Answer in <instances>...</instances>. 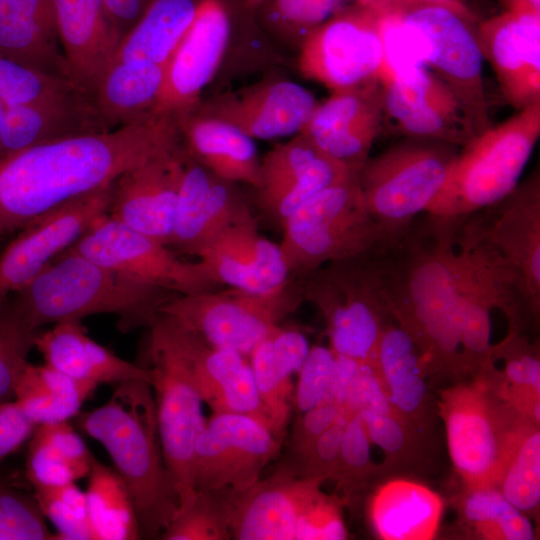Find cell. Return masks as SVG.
<instances>
[{
  "mask_svg": "<svg viewBox=\"0 0 540 540\" xmlns=\"http://www.w3.org/2000/svg\"><path fill=\"white\" fill-rule=\"evenodd\" d=\"M180 144L176 116L150 111L108 132L0 157V237Z\"/></svg>",
  "mask_w": 540,
  "mask_h": 540,
  "instance_id": "obj_1",
  "label": "cell"
},
{
  "mask_svg": "<svg viewBox=\"0 0 540 540\" xmlns=\"http://www.w3.org/2000/svg\"><path fill=\"white\" fill-rule=\"evenodd\" d=\"M460 225L426 214L395 244L382 248L392 320L411 336L429 374H463L460 352Z\"/></svg>",
  "mask_w": 540,
  "mask_h": 540,
  "instance_id": "obj_2",
  "label": "cell"
},
{
  "mask_svg": "<svg viewBox=\"0 0 540 540\" xmlns=\"http://www.w3.org/2000/svg\"><path fill=\"white\" fill-rule=\"evenodd\" d=\"M76 423L108 452L133 501L141 538L161 536L179 511V497L163 458L150 383L116 384L104 405L79 412Z\"/></svg>",
  "mask_w": 540,
  "mask_h": 540,
  "instance_id": "obj_3",
  "label": "cell"
},
{
  "mask_svg": "<svg viewBox=\"0 0 540 540\" xmlns=\"http://www.w3.org/2000/svg\"><path fill=\"white\" fill-rule=\"evenodd\" d=\"M179 295L128 279L84 256L63 252L29 283L7 295L29 328L90 315L113 314L123 333L149 328L161 308Z\"/></svg>",
  "mask_w": 540,
  "mask_h": 540,
  "instance_id": "obj_4",
  "label": "cell"
},
{
  "mask_svg": "<svg viewBox=\"0 0 540 540\" xmlns=\"http://www.w3.org/2000/svg\"><path fill=\"white\" fill-rule=\"evenodd\" d=\"M540 136V102L491 125L459 147L446 179L425 213L462 224L507 196Z\"/></svg>",
  "mask_w": 540,
  "mask_h": 540,
  "instance_id": "obj_5",
  "label": "cell"
},
{
  "mask_svg": "<svg viewBox=\"0 0 540 540\" xmlns=\"http://www.w3.org/2000/svg\"><path fill=\"white\" fill-rule=\"evenodd\" d=\"M382 245L364 254L327 263L302 279L304 301L323 315L331 350L372 363L382 331L392 319Z\"/></svg>",
  "mask_w": 540,
  "mask_h": 540,
  "instance_id": "obj_6",
  "label": "cell"
},
{
  "mask_svg": "<svg viewBox=\"0 0 540 540\" xmlns=\"http://www.w3.org/2000/svg\"><path fill=\"white\" fill-rule=\"evenodd\" d=\"M454 144L418 137L368 158L357 172L364 205L386 243H397L441 189L458 152Z\"/></svg>",
  "mask_w": 540,
  "mask_h": 540,
  "instance_id": "obj_7",
  "label": "cell"
},
{
  "mask_svg": "<svg viewBox=\"0 0 540 540\" xmlns=\"http://www.w3.org/2000/svg\"><path fill=\"white\" fill-rule=\"evenodd\" d=\"M279 244L291 278L303 279L321 266L369 252L386 243L367 211L357 172L303 203L282 224Z\"/></svg>",
  "mask_w": 540,
  "mask_h": 540,
  "instance_id": "obj_8",
  "label": "cell"
},
{
  "mask_svg": "<svg viewBox=\"0 0 540 540\" xmlns=\"http://www.w3.org/2000/svg\"><path fill=\"white\" fill-rule=\"evenodd\" d=\"M441 391L437 402L452 465L464 488L496 486L511 437L526 418L480 375ZM532 420V419H531Z\"/></svg>",
  "mask_w": 540,
  "mask_h": 540,
  "instance_id": "obj_9",
  "label": "cell"
},
{
  "mask_svg": "<svg viewBox=\"0 0 540 540\" xmlns=\"http://www.w3.org/2000/svg\"><path fill=\"white\" fill-rule=\"evenodd\" d=\"M304 301L302 279L274 293L236 288L179 295L165 304L166 314L212 346L248 358L256 345Z\"/></svg>",
  "mask_w": 540,
  "mask_h": 540,
  "instance_id": "obj_10",
  "label": "cell"
},
{
  "mask_svg": "<svg viewBox=\"0 0 540 540\" xmlns=\"http://www.w3.org/2000/svg\"><path fill=\"white\" fill-rule=\"evenodd\" d=\"M64 252L79 254L128 279L180 296L221 286L201 261L180 260L166 244L121 224L108 213Z\"/></svg>",
  "mask_w": 540,
  "mask_h": 540,
  "instance_id": "obj_11",
  "label": "cell"
},
{
  "mask_svg": "<svg viewBox=\"0 0 540 540\" xmlns=\"http://www.w3.org/2000/svg\"><path fill=\"white\" fill-rule=\"evenodd\" d=\"M149 330V340L176 361L213 413L245 414L269 426L247 357L210 345L163 313Z\"/></svg>",
  "mask_w": 540,
  "mask_h": 540,
  "instance_id": "obj_12",
  "label": "cell"
},
{
  "mask_svg": "<svg viewBox=\"0 0 540 540\" xmlns=\"http://www.w3.org/2000/svg\"><path fill=\"white\" fill-rule=\"evenodd\" d=\"M323 483L279 469L244 492L225 491L231 506V537L307 540L332 506V495L321 489Z\"/></svg>",
  "mask_w": 540,
  "mask_h": 540,
  "instance_id": "obj_13",
  "label": "cell"
},
{
  "mask_svg": "<svg viewBox=\"0 0 540 540\" xmlns=\"http://www.w3.org/2000/svg\"><path fill=\"white\" fill-rule=\"evenodd\" d=\"M418 34L427 68L453 93L474 135L491 121L483 82V55L464 17L426 4L403 14Z\"/></svg>",
  "mask_w": 540,
  "mask_h": 540,
  "instance_id": "obj_14",
  "label": "cell"
},
{
  "mask_svg": "<svg viewBox=\"0 0 540 540\" xmlns=\"http://www.w3.org/2000/svg\"><path fill=\"white\" fill-rule=\"evenodd\" d=\"M281 441L262 421L239 413H213L196 442L197 491L241 493L261 479Z\"/></svg>",
  "mask_w": 540,
  "mask_h": 540,
  "instance_id": "obj_15",
  "label": "cell"
},
{
  "mask_svg": "<svg viewBox=\"0 0 540 540\" xmlns=\"http://www.w3.org/2000/svg\"><path fill=\"white\" fill-rule=\"evenodd\" d=\"M150 375L163 458L174 482L179 511L194 500L193 482L195 446L206 419L202 400L176 361L160 346L149 341Z\"/></svg>",
  "mask_w": 540,
  "mask_h": 540,
  "instance_id": "obj_16",
  "label": "cell"
},
{
  "mask_svg": "<svg viewBox=\"0 0 540 540\" xmlns=\"http://www.w3.org/2000/svg\"><path fill=\"white\" fill-rule=\"evenodd\" d=\"M113 181L37 217L0 253V298L29 283L108 213Z\"/></svg>",
  "mask_w": 540,
  "mask_h": 540,
  "instance_id": "obj_17",
  "label": "cell"
},
{
  "mask_svg": "<svg viewBox=\"0 0 540 540\" xmlns=\"http://www.w3.org/2000/svg\"><path fill=\"white\" fill-rule=\"evenodd\" d=\"M380 15L337 13L303 40L298 68L307 79L333 92L373 79L382 61Z\"/></svg>",
  "mask_w": 540,
  "mask_h": 540,
  "instance_id": "obj_18",
  "label": "cell"
},
{
  "mask_svg": "<svg viewBox=\"0 0 540 540\" xmlns=\"http://www.w3.org/2000/svg\"><path fill=\"white\" fill-rule=\"evenodd\" d=\"M253 218L235 183L216 177L183 150L171 249L198 257L223 232Z\"/></svg>",
  "mask_w": 540,
  "mask_h": 540,
  "instance_id": "obj_19",
  "label": "cell"
},
{
  "mask_svg": "<svg viewBox=\"0 0 540 540\" xmlns=\"http://www.w3.org/2000/svg\"><path fill=\"white\" fill-rule=\"evenodd\" d=\"M229 37L230 20L221 0H199L168 62L152 110L177 114L194 107L216 73Z\"/></svg>",
  "mask_w": 540,
  "mask_h": 540,
  "instance_id": "obj_20",
  "label": "cell"
},
{
  "mask_svg": "<svg viewBox=\"0 0 540 540\" xmlns=\"http://www.w3.org/2000/svg\"><path fill=\"white\" fill-rule=\"evenodd\" d=\"M384 118L383 85L370 79L318 103L300 132L354 172L369 158Z\"/></svg>",
  "mask_w": 540,
  "mask_h": 540,
  "instance_id": "obj_21",
  "label": "cell"
},
{
  "mask_svg": "<svg viewBox=\"0 0 540 540\" xmlns=\"http://www.w3.org/2000/svg\"><path fill=\"white\" fill-rule=\"evenodd\" d=\"M183 144L120 174L113 182L108 215L169 245L182 170Z\"/></svg>",
  "mask_w": 540,
  "mask_h": 540,
  "instance_id": "obj_22",
  "label": "cell"
},
{
  "mask_svg": "<svg viewBox=\"0 0 540 540\" xmlns=\"http://www.w3.org/2000/svg\"><path fill=\"white\" fill-rule=\"evenodd\" d=\"M475 34L504 99L517 111L539 103L540 14L506 10Z\"/></svg>",
  "mask_w": 540,
  "mask_h": 540,
  "instance_id": "obj_23",
  "label": "cell"
},
{
  "mask_svg": "<svg viewBox=\"0 0 540 540\" xmlns=\"http://www.w3.org/2000/svg\"><path fill=\"white\" fill-rule=\"evenodd\" d=\"M478 214L486 239L524 284L540 312V174L535 170L502 200Z\"/></svg>",
  "mask_w": 540,
  "mask_h": 540,
  "instance_id": "obj_24",
  "label": "cell"
},
{
  "mask_svg": "<svg viewBox=\"0 0 540 540\" xmlns=\"http://www.w3.org/2000/svg\"><path fill=\"white\" fill-rule=\"evenodd\" d=\"M71 83L93 102L121 37L104 0H51Z\"/></svg>",
  "mask_w": 540,
  "mask_h": 540,
  "instance_id": "obj_25",
  "label": "cell"
},
{
  "mask_svg": "<svg viewBox=\"0 0 540 540\" xmlns=\"http://www.w3.org/2000/svg\"><path fill=\"white\" fill-rule=\"evenodd\" d=\"M382 85L384 116L406 137L461 147L475 136L453 93L428 68L409 79Z\"/></svg>",
  "mask_w": 540,
  "mask_h": 540,
  "instance_id": "obj_26",
  "label": "cell"
},
{
  "mask_svg": "<svg viewBox=\"0 0 540 540\" xmlns=\"http://www.w3.org/2000/svg\"><path fill=\"white\" fill-rule=\"evenodd\" d=\"M317 104L301 85L276 81L222 97L197 112L227 122L252 139H273L300 133Z\"/></svg>",
  "mask_w": 540,
  "mask_h": 540,
  "instance_id": "obj_27",
  "label": "cell"
},
{
  "mask_svg": "<svg viewBox=\"0 0 540 540\" xmlns=\"http://www.w3.org/2000/svg\"><path fill=\"white\" fill-rule=\"evenodd\" d=\"M220 285L274 293L292 280L279 244L261 236L255 218L235 225L198 255Z\"/></svg>",
  "mask_w": 540,
  "mask_h": 540,
  "instance_id": "obj_28",
  "label": "cell"
},
{
  "mask_svg": "<svg viewBox=\"0 0 540 540\" xmlns=\"http://www.w3.org/2000/svg\"><path fill=\"white\" fill-rule=\"evenodd\" d=\"M108 131L91 99L80 91L40 103L5 107L0 157L41 144Z\"/></svg>",
  "mask_w": 540,
  "mask_h": 540,
  "instance_id": "obj_29",
  "label": "cell"
},
{
  "mask_svg": "<svg viewBox=\"0 0 540 540\" xmlns=\"http://www.w3.org/2000/svg\"><path fill=\"white\" fill-rule=\"evenodd\" d=\"M34 347L48 366L95 386L131 379L150 381L144 366L120 358L90 338L78 320L61 321L48 330H39Z\"/></svg>",
  "mask_w": 540,
  "mask_h": 540,
  "instance_id": "obj_30",
  "label": "cell"
},
{
  "mask_svg": "<svg viewBox=\"0 0 540 540\" xmlns=\"http://www.w3.org/2000/svg\"><path fill=\"white\" fill-rule=\"evenodd\" d=\"M373 365L393 409L425 432L432 414L429 372L417 345L397 322L385 325Z\"/></svg>",
  "mask_w": 540,
  "mask_h": 540,
  "instance_id": "obj_31",
  "label": "cell"
},
{
  "mask_svg": "<svg viewBox=\"0 0 540 540\" xmlns=\"http://www.w3.org/2000/svg\"><path fill=\"white\" fill-rule=\"evenodd\" d=\"M51 0H0V55L69 80Z\"/></svg>",
  "mask_w": 540,
  "mask_h": 540,
  "instance_id": "obj_32",
  "label": "cell"
},
{
  "mask_svg": "<svg viewBox=\"0 0 540 540\" xmlns=\"http://www.w3.org/2000/svg\"><path fill=\"white\" fill-rule=\"evenodd\" d=\"M444 500L426 484L404 477L382 482L372 493L367 516L382 540H431L439 534Z\"/></svg>",
  "mask_w": 540,
  "mask_h": 540,
  "instance_id": "obj_33",
  "label": "cell"
},
{
  "mask_svg": "<svg viewBox=\"0 0 540 540\" xmlns=\"http://www.w3.org/2000/svg\"><path fill=\"white\" fill-rule=\"evenodd\" d=\"M175 115L184 149L193 159L222 180L256 188L260 160L254 139L193 107Z\"/></svg>",
  "mask_w": 540,
  "mask_h": 540,
  "instance_id": "obj_34",
  "label": "cell"
},
{
  "mask_svg": "<svg viewBox=\"0 0 540 540\" xmlns=\"http://www.w3.org/2000/svg\"><path fill=\"white\" fill-rule=\"evenodd\" d=\"M310 348L302 332L278 325L248 356L270 429L280 440L291 417L292 376L302 367Z\"/></svg>",
  "mask_w": 540,
  "mask_h": 540,
  "instance_id": "obj_35",
  "label": "cell"
},
{
  "mask_svg": "<svg viewBox=\"0 0 540 540\" xmlns=\"http://www.w3.org/2000/svg\"><path fill=\"white\" fill-rule=\"evenodd\" d=\"M491 361L478 373L520 415L539 422L540 360L538 346L510 329L493 345Z\"/></svg>",
  "mask_w": 540,
  "mask_h": 540,
  "instance_id": "obj_36",
  "label": "cell"
},
{
  "mask_svg": "<svg viewBox=\"0 0 540 540\" xmlns=\"http://www.w3.org/2000/svg\"><path fill=\"white\" fill-rule=\"evenodd\" d=\"M198 2L152 0L122 38L113 62L154 65L166 71L175 48L195 15Z\"/></svg>",
  "mask_w": 540,
  "mask_h": 540,
  "instance_id": "obj_37",
  "label": "cell"
},
{
  "mask_svg": "<svg viewBox=\"0 0 540 540\" xmlns=\"http://www.w3.org/2000/svg\"><path fill=\"white\" fill-rule=\"evenodd\" d=\"M164 76L165 69L159 66L113 62L93 98L107 130L117 129L152 111Z\"/></svg>",
  "mask_w": 540,
  "mask_h": 540,
  "instance_id": "obj_38",
  "label": "cell"
},
{
  "mask_svg": "<svg viewBox=\"0 0 540 540\" xmlns=\"http://www.w3.org/2000/svg\"><path fill=\"white\" fill-rule=\"evenodd\" d=\"M97 386L48 366L27 363L14 390V402L35 426L76 417Z\"/></svg>",
  "mask_w": 540,
  "mask_h": 540,
  "instance_id": "obj_39",
  "label": "cell"
},
{
  "mask_svg": "<svg viewBox=\"0 0 540 540\" xmlns=\"http://www.w3.org/2000/svg\"><path fill=\"white\" fill-rule=\"evenodd\" d=\"M25 474L31 485H63L88 476L93 455L68 421L36 425Z\"/></svg>",
  "mask_w": 540,
  "mask_h": 540,
  "instance_id": "obj_40",
  "label": "cell"
},
{
  "mask_svg": "<svg viewBox=\"0 0 540 540\" xmlns=\"http://www.w3.org/2000/svg\"><path fill=\"white\" fill-rule=\"evenodd\" d=\"M88 479L85 493L93 540L141 538L133 501L116 470L94 458Z\"/></svg>",
  "mask_w": 540,
  "mask_h": 540,
  "instance_id": "obj_41",
  "label": "cell"
},
{
  "mask_svg": "<svg viewBox=\"0 0 540 540\" xmlns=\"http://www.w3.org/2000/svg\"><path fill=\"white\" fill-rule=\"evenodd\" d=\"M461 527L473 538L533 540L530 518L512 505L496 486L464 488L456 502Z\"/></svg>",
  "mask_w": 540,
  "mask_h": 540,
  "instance_id": "obj_42",
  "label": "cell"
},
{
  "mask_svg": "<svg viewBox=\"0 0 540 540\" xmlns=\"http://www.w3.org/2000/svg\"><path fill=\"white\" fill-rule=\"evenodd\" d=\"M496 487L530 519L540 505L539 422L524 419L514 431Z\"/></svg>",
  "mask_w": 540,
  "mask_h": 540,
  "instance_id": "obj_43",
  "label": "cell"
},
{
  "mask_svg": "<svg viewBox=\"0 0 540 540\" xmlns=\"http://www.w3.org/2000/svg\"><path fill=\"white\" fill-rule=\"evenodd\" d=\"M372 444L384 453L381 474L416 465L422 456L424 431L400 416L392 407L358 414Z\"/></svg>",
  "mask_w": 540,
  "mask_h": 540,
  "instance_id": "obj_44",
  "label": "cell"
},
{
  "mask_svg": "<svg viewBox=\"0 0 540 540\" xmlns=\"http://www.w3.org/2000/svg\"><path fill=\"white\" fill-rule=\"evenodd\" d=\"M231 506L225 491H197L193 502L162 532L165 540L230 539Z\"/></svg>",
  "mask_w": 540,
  "mask_h": 540,
  "instance_id": "obj_45",
  "label": "cell"
},
{
  "mask_svg": "<svg viewBox=\"0 0 540 540\" xmlns=\"http://www.w3.org/2000/svg\"><path fill=\"white\" fill-rule=\"evenodd\" d=\"M379 30L382 61L375 78L381 84L409 79L427 68L421 40L402 15H380Z\"/></svg>",
  "mask_w": 540,
  "mask_h": 540,
  "instance_id": "obj_46",
  "label": "cell"
},
{
  "mask_svg": "<svg viewBox=\"0 0 540 540\" xmlns=\"http://www.w3.org/2000/svg\"><path fill=\"white\" fill-rule=\"evenodd\" d=\"M324 155L303 133L274 146L260 160L257 203L300 179Z\"/></svg>",
  "mask_w": 540,
  "mask_h": 540,
  "instance_id": "obj_47",
  "label": "cell"
},
{
  "mask_svg": "<svg viewBox=\"0 0 540 540\" xmlns=\"http://www.w3.org/2000/svg\"><path fill=\"white\" fill-rule=\"evenodd\" d=\"M34 498L44 516L55 526V539L93 540L86 493L75 482L32 485Z\"/></svg>",
  "mask_w": 540,
  "mask_h": 540,
  "instance_id": "obj_48",
  "label": "cell"
},
{
  "mask_svg": "<svg viewBox=\"0 0 540 540\" xmlns=\"http://www.w3.org/2000/svg\"><path fill=\"white\" fill-rule=\"evenodd\" d=\"M75 91L79 90L68 79L0 59V101L5 107L58 99Z\"/></svg>",
  "mask_w": 540,
  "mask_h": 540,
  "instance_id": "obj_49",
  "label": "cell"
},
{
  "mask_svg": "<svg viewBox=\"0 0 540 540\" xmlns=\"http://www.w3.org/2000/svg\"><path fill=\"white\" fill-rule=\"evenodd\" d=\"M372 442L363 419L349 416L343 432L338 463L332 481L346 495L363 489L370 480L381 474L371 456Z\"/></svg>",
  "mask_w": 540,
  "mask_h": 540,
  "instance_id": "obj_50",
  "label": "cell"
},
{
  "mask_svg": "<svg viewBox=\"0 0 540 540\" xmlns=\"http://www.w3.org/2000/svg\"><path fill=\"white\" fill-rule=\"evenodd\" d=\"M39 330L29 328L0 298V402L12 401L16 382L28 363Z\"/></svg>",
  "mask_w": 540,
  "mask_h": 540,
  "instance_id": "obj_51",
  "label": "cell"
},
{
  "mask_svg": "<svg viewBox=\"0 0 540 540\" xmlns=\"http://www.w3.org/2000/svg\"><path fill=\"white\" fill-rule=\"evenodd\" d=\"M55 540L32 495L0 478V540Z\"/></svg>",
  "mask_w": 540,
  "mask_h": 540,
  "instance_id": "obj_52",
  "label": "cell"
},
{
  "mask_svg": "<svg viewBox=\"0 0 540 540\" xmlns=\"http://www.w3.org/2000/svg\"><path fill=\"white\" fill-rule=\"evenodd\" d=\"M297 374L293 404L298 413L336 402L337 358L330 347H311Z\"/></svg>",
  "mask_w": 540,
  "mask_h": 540,
  "instance_id": "obj_53",
  "label": "cell"
},
{
  "mask_svg": "<svg viewBox=\"0 0 540 540\" xmlns=\"http://www.w3.org/2000/svg\"><path fill=\"white\" fill-rule=\"evenodd\" d=\"M349 416L342 414L325 432L309 445L291 452L280 469L301 478L332 480L338 463L345 424Z\"/></svg>",
  "mask_w": 540,
  "mask_h": 540,
  "instance_id": "obj_54",
  "label": "cell"
},
{
  "mask_svg": "<svg viewBox=\"0 0 540 540\" xmlns=\"http://www.w3.org/2000/svg\"><path fill=\"white\" fill-rule=\"evenodd\" d=\"M336 402L324 403L309 410L299 412L296 417L290 439L291 452L309 445L319 435L330 428L342 415ZM349 416V415H348Z\"/></svg>",
  "mask_w": 540,
  "mask_h": 540,
  "instance_id": "obj_55",
  "label": "cell"
},
{
  "mask_svg": "<svg viewBox=\"0 0 540 540\" xmlns=\"http://www.w3.org/2000/svg\"><path fill=\"white\" fill-rule=\"evenodd\" d=\"M341 3L342 0H274V9L285 22L313 29L335 15Z\"/></svg>",
  "mask_w": 540,
  "mask_h": 540,
  "instance_id": "obj_56",
  "label": "cell"
},
{
  "mask_svg": "<svg viewBox=\"0 0 540 540\" xmlns=\"http://www.w3.org/2000/svg\"><path fill=\"white\" fill-rule=\"evenodd\" d=\"M34 427L14 400L0 402V462L29 439Z\"/></svg>",
  "mask_w": 540,
  "mask_h": 540,
  "instance_id": "obj_57",
  "label": "cell"
},
{
  "mask_svg": "<svg viewBox=\"0 0 540 540\" xmlns=\"http://www.w3.org/2000/svg\"><path fill=\"white\" fill-rule=\"evenodd\" d=\"M121 37L134 26L152 0H104Z\"/></svg>",
  "mask_w": 540,
  "mask_h": 540,
  "instance_id": "obj_58",
  "label": "cell"
},
{
  "mask_svg": "<svg viewBox=\"0 0 540 540\" xmlns=\"http://www.w3.org/2000/svg\"><path fill=\"white\" fill-rule=\"evenodd\" d=\"M507 10L540 14V0H504Z\"/></svg>",
  "mask_w": 540,
  "mask_h": 540,
  "instance_id": "obj_59",
  "label": "cell"
},
{
  "mask_svg": "<svg viewBox=\"0 0 540 540\" xmlns=\"http://www.w3.org/2000/svg\"><path fill=\"white\" fill-rule=\"evenodd\" d=\"M431 4L439 5L446 7L457 14L461 15L462 17H467L468 12L463 7V5L459 2V0H429Z\"/></svg>",
  "mask_w": 540,
  "mask_h": 540,
  "instance_id": "obj_60",
  "label": "cell"
},
{
  "mask_svg": "<svg viewBox=\"0 0 540 540\" xmlns=\"http://www.w3.org/2000/svg\"><path fill=\"white\" fill-rule=\"evenodd\" d=\"M266 0H245V5L249 8H255Z\"/></svg>",
  "mask_w": 540,
  "mask_h": 540,
  "instance_id": "obj_61",
  "label": "cell"
},
{
  "mask_svg": "<svg viewBox=\"0 0 540 540\" xmlns=\"http://www.w3.org/2000/svg\"><path fill=\"white\" fill-rule=\"evenodd\" d=\"M4 112H5V105L0 101V135H1L3 118H4Z\"/></svg>",
  "mask_w": 540,
  "mask_h": 540,
  "instance_id": "obj_62",
  "label": "cell"
},
{
  "mask_svg": "<svg viewBox=\"0 0 540 540\" xmlns=\"http://www.w3.org/2000/svg\"><path fill=\"white\" fill-rule=\"evenodd\" d=\"M373 1L374 0H359V2L366 7H370L373 4Z\"/></svg>",
  "mask_w": 540,
  "mask_h": 540,
  "instance_id": "obj_63",
  "label": "cell"
},
{
  "mask_svg": "<svg viewBox=\"0 0 540 540\" xmlns=\"http://www.w3.org/2000/svg\"><path fill=\"white\" fill-rule=\"evenodd\" d=\"M1 57H2V56L0 55V59H1Z\"/></svg>",
  "mask_w": 540,
  "mask_h": 540,
  "instance_id": "obj_64",
  "label": "cell"
}]
</instances>
